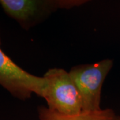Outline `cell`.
Instances as JSON below:
<instances>
[{
	"label": "cell",
	"mask_w": 120,
	"mask_h": 120,
	"mask_svg": "<svg viewBox=\"0 0 120 120\" xmlns=\"http://www.w3.org/2000/svg\"><path fill=\"white\" fill-rule=\"evenodd\" d=\"M86 0H0L6 15L29 30L61 9H71L85 4Z\"/></svg>",
	"instance_id": "7a4b0ae2"
},
{
	"label": "cell",
	"mask_w": 120,
	"mask_h": 120,
	"mask_svg": "<svg viewBox=\"0 0 120 120\" xmlns=\"http://www.w3.org/2000/svg\"><path fill=\"white\" fill-rule=\"evenodd\" d=\"M38 112L39 120H120V116L109 108L97 112H82L75 115H65L45 106H39Z\"/></svg>",
	"instance_id": "5b68a950"
},
{
	"label": "cell",
	"mask_w": 120,
	"mask_h": 120,
	"mask_svg": "<svg viewBox=\"0 0 120 120\" xmlns=\"http://www.w3.org/2000/svg\"><path fill=\"white\" fill-rule=\"evenodd\" d=\"M113 65V60L105 59L95 64L76 65L69 71L82 98L83 112L101 109L100 101L102 86Z\"/></svg>",
	"instance_id": "3957f363"
},
{
	"label": "cell",
	"mask_w": 120,
	"mask_h": 120,
	"mask_svg": "<svg viewBox=\"0 0 120 120\" xmlns=\"http://www.w3.org/2000/svg\"><path fill=\"white\" fill-rule=\"evenodd\" d=\"M43 77L46 86L42 98L49 109L65 115H75L83 112L81 95L69 72L64 69L52 68Z\"/></svg>",
	"instance_id": "6da1fadb"
},
{
	"label": "cell",
	"mask_w": 120,
	"mask_h": 120,
	"mask_svg": "<svg viewBox=\"0 0 120 120\" xmlns=\"http://www.w3.org/2000/svg\"><path fill=\"white\" fill-rule=\"evenodd\" d=\"M0 86L15 98L26 100L32 94L43 97L46 86L43 77H38L25 71L14 63L1 49L0 34Z\"/></svg>",
	"instance_id": "277c9868"
}]
</instances>
